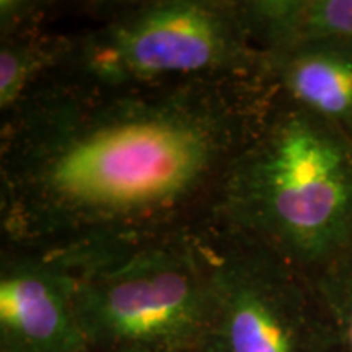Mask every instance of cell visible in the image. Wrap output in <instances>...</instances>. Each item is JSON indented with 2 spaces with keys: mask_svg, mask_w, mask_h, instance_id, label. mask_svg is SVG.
<instances>
[{
  "mask_svg": "<svg viewBox=\"0 0 352 352\" xmlns=\"http://www.w3.org/2000/svg\"><path fill=\"white\" fill-rule=\"evenodd\" d=\"M274 96L264 77L103 88L47 76L2 116V245L67 253L196 226Z\"/></svg>",
  "mask_w": 352,
  "mask_h": 352,
  "instance_id": "obj_1",
  "label": "cell"
},
{
  "mask_svg": "<svg viewBox=\"0 0 352 352\" xmlns=\"http://www.w3.org/2000/svg\"><path fill=\"white\" fill-rule=\"evenodd\" d=\"M204 219L315 276L352 248V140L276 91Z\"/></svg>",
  "mask_w": 352,
  "mask_h": 352,
  "instance_id": "obj_2",
  "label": "cell"
},
{
  "mask_svg": "<svg viewBox=\"0 0 352 352\" xmlns=\"http://www.w3.org/2000/svg\"><path fill=\"white\" fill-rule=\"evenodd\" d=\"M50 254L72 280L88 352H196L208 344L212 297L196 226Z\"/></svg>",
  "mask_w": 352,
  "mask_h": 352,
  "instance_id": "obj_3",
  "label": "cell"
},
{
  "mask_svg": "<svg viewBox=\"0 0 352 352\" xmlns=\"http://www.w3.org/2000/svg\"><path fill=\"white\" fill-rule=\"evenodd\" d=\"M88 28L57 33L50 76L103 88L263 77L245 0L108 3Z\"/></svg>",
  "mask_w": 352,
  "mask_h": 352,
  "instance_id": "obj_4",
  "label": "cell"
},
{
  "mask_svg": "<svg viewBox=\"0 0 352 352\" xmlns=\"http://www.w3.org/2000/svg\"><path fill=\"white\" fill-rule=\"evenodd\" d=\"M210 352H338L311 277L258 243L202 219Z\"/></svg>",
  "mask_w": 352,
  "mask_h": 352,
  "instance_id": "obj_5",
  "label": "cell"
},
{
  "mask_svg": "<svg viewBox=\"0 0 352 352\" xmlns=\"http://www.w3.org/2000/svg\"><path fill=\"white\" fill-rule=\"evenodd\" d=\"M0 352H87L72 280L52 254L2 245Z\"/></svg>",
  "mask_w": 352,
  "mask_h": 352,
  "instance_id": "obj_6",
  "label": "cell"
},
{
  "mask_svg": "<svg viewBox=\"0 0 352 352\" xmlns=\"http://www.w3.org/2000/svg\"><path fill=\"white\" fill-rule=\"evenodd\" d=\"M263 76L279 95L352 140V41L264 51Z\"/></svg>",
  "mask_w": 352,
  "mask_h": 352,
  "instance_id": "obj_7",
  "label": "cell"
},
{
  "mask_svg": "<svg viewBox=\"0 0 352 352\" xmlns=\"http://www.w3.org/2000/svg\"><path fill=\"white\" fill-rule=\"evenodd\" d=\"M263 51L321 41H352V0H245Z\"/></svg>",
  "mask_w": 352,
  "mask_h": 352,
  "instance_id": "obj_8",
  "label": "cell"
},
{
  "mask_svg": "<svg viewBox=\"0 0 352 352\" xmlns=\"http://www.w3.org/2000/svg\"><path fill=\"white\" fill-rule=\"evenodd\" d=\"M57 33L41 23L0 33V114L10 113L56 67Z\"/></svg>",
  "mask_w": 352,
  "mask_h": 352,
  "instance_id": "obj_9",
  "label": "cell"
},
{
  "mask_svg": "<svg viewBox=\"0 0 352 352\" xmlns=\"http://www.w3.org/2000/svg\"><path fill=\"white\" fill-rule=\"evenodd\" d=\"M338 352H352V248L311 276Z\"/></svg>",
  "mask_w": 352,
  "mask_h": 352,
  "instance_id": "obj_10",
  "label": "cell"
},
{
  "mask_svg": "<svg viewBox=\"0 0 352 352\" xmlns=\"http://www.w3.org/2000/svg\"><path fill=\"white\" fill-rule=\"evenodd\" d=\"M44 10H46V7L39 2L2 0L0 2V33L41 23Z\"/></svg>",
  "mask_w": 352,
  "mask_h": 352,
  "instance_id": "obj_11",
  "label": "cell"
},
{
  "mask_svg": "<svg viewBox=\"0 0 352 352\" xmlns=\"http://www.w3.org/2000/svg\"><path fill=\"white\" fill-rule=\"evenodd\" d=\"M196 352H210V351H208V349H206V347H204V349H199V351H196Z\"/></svg>",
  "mask_w": 352,
  "mask_h": 352,
  "instance_id": "obj_12",
  "label": "cell"
},
{
  "mask_svg": "<svg viewBox=\"0 0 352 352\" xmlns=\"http://www.w3.org/2000/svg\"><path fill=\"white\" fill-rule=\"evenodd\" d=\"M87 352H88V351H87Z\"/></svg>",
  "mask_w": 352,
  "mask_h": 352,
  "instance_id": "obj_13",
  "label": "cell"
}]
</instances>
